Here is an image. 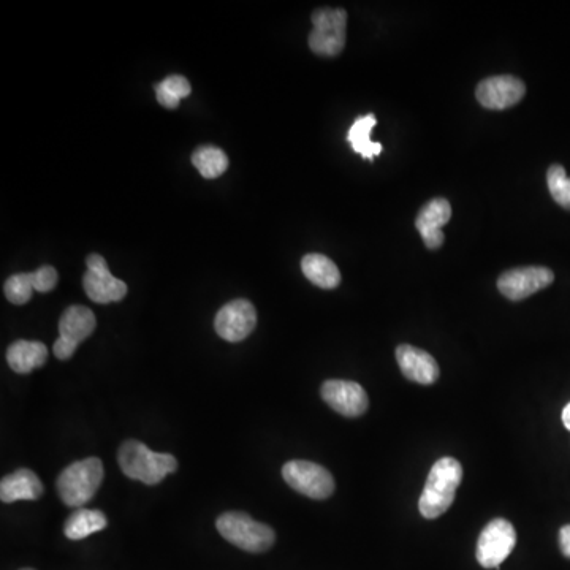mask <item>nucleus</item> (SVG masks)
Masks as SVG:
<instances>
[{
  "label": "nucleus",
  "instance_id": "4be33fe9",
  "mask_svg": "<svg viewBox=\"0 0 570 570\" xmlns=\"http://www.w3.org/2000/svg\"><path fill=\"white\" fill-rule=\"evenodd\" d=\"M154 89H156L157 102L168 110L178 108L179 102L189 97L192 92L189 81L181 75L168 76L164 81L157 83Z\"/></svg>",
  "mask_w": 570,
  "mask_h": 570
},
{
  "label": "nucleus",
  "instance_id": "b1692460",
  "mask_svg": "<svg viewBox=\"0 0 570 570\" xmlns=\"http://www.w3.org/2000/svg\"><path fill=\"white\" fill-rule=\"evenodd\" d=\"M5 297L13 304H26L35 292L32 273L13 274L4 285Z\"/></svg>",
  "mask_w": 570,
  "mask_h": 570
},
{
  "label": "nucleus",
  "instance_id": "a211bd4d",
  "mask_svg": "<svg viewBox=\"0 0 570 570\" xmlns=\"http://www.w3.org/2000/svg\"><path fill=\"white\" fill-rule=\"evenodd\" d=\"M304 276L320 289H336L341 282V273L333 260L322 254L304 255L301 260Z\"/></svg>",
  "mask_w": 570,
  "mask_h": 570
},
{
  "label": "nucleus",
  "instance_id": "f257e3e1",
  "mask_svg": "<svg viewBox=\"0 0 570 570\" xmlns=\"http://www.w3.org/2000/svg\"><path fill=\"white\" fill-rule=\"evenodd\" d=\"M463 480L460 461L445 456L436 461L426 479L425 488L418 501V510L426 520H434L444 515L455 501L456 490Z\"/></svg>",
  "mask_w": 570,
  "mask_h": 570
},
{
  "label": "nucleus",
  "instance_id": "9d476101",
  "mask_svg": "<svg viewBox=\"0 0 570 570\" xmlns=\"http://www.w3.org/2000/svg\"><path fill=\"white\" fill-rule=\"evenodd\" d=\"M88 273L84 274V292L92 301L99 304L121 301L127 295V284L114 278L108 270L107 260L102 255L91 254L86 260Z\"/></svg>",
  "mask_w": 570,
  "mask_h": 570
},
{
  "label": "nucleus",
  "instance_id": "aec40b11",
  "mask_svg": "<svg viewBox=\"0 0 570 570\" xmlns=\"http://www.w3.org/2000/svg\"><path fill=\"white\" fill-rule=\"evenodd\" d=\"M376 124V116L366 114V116H360L347 132V141H349L352 149L368 160H373L382 152V145L371 141V130L376 127Z\"/></svg>",
  "mask_w": 570,
  "mask_h": 570
},
{
  "label": "nucleus",
  "instance_id": "6e6552de",
  "mask_svg": "<svg viewBox=\"0 0 570 570\" xmlns=\"http://www.w3.org/2000/svg\"><path fill=\"white\" fill-rule=\"evenodd\" d=\"M94 312L84 306H70L65 309L59 320V339L54 342L53 352L59 360H69L75 354L76 347L94 333Z\"/></svg>",
  "mask_w": 570,
  "mask_h": 570
},
{
  "label": "nucleus",
  "instance_id": "393cba45",
  "mask_svg": "<svg viewBox=\"0 0 570 570\" xmlns=\"http://www.w3.org/2000/svg\"><path fill=\"white\" fill-rule=\"evenodd\" d=\"M32 281H34L35 292L46 293L56 287L59 276L53 266L45 265L32 273Z\"/></svg>",
  "mask_w": 570,
  "mask_h": 570
},
{
  "label": "nucleus",
  "instance_id": "20e7f679",
  "mask_svg": "<svg viewBox=\"0 0 570 570\" xmlns=\"http://www.w3.org/2000/svg\"><path fill=\"white\" fill-rule=\"evenodd\" d=\"M216 528L230 544L249 553L268 551L276 540V534L270 526L252 520L243 512L224 513L217 518Z\"/></svg>",
  "mask_w": 570,
  "mask_h": 570
},
{
  "label": "nucleus",
  "instance_id": "f8f14e48",
  "mask_svg": "<svg viewBox=\"0 0 570 570\" xmlns=\"http://www.w3.org/2000/svg\"><path fill=\"white\" fill-rule=\"evenodd\" d=\"M257 311L247 300H233L217 312L214 328L217 335L228 342H240L254 331Z\"/></svg>",
  "mask_w": 570,
  "mask_h": 570
},
{
  "label": "nucleus",
  "instance_id": "9b49d317",
  "mask_svg": "<svg viewBox=\"0 0 570 570\" xmlns=\"http://www.w3.org/2000/svg\"><path fill=\"white\" fill-rule=\"evenodd\" d=\"M320 393L323 401L344 417H360L368 411V393L365 392V388L352 380H327L323 382Z\"/></svg>",
  "mask_w": 570,
  "mask_h": 570
},
{
  "label": "nucleus",
  "instance_id": "39448f33",
  "mask_svg": "<svg viewBox=\"0 0 570 570\" xmlns=\"http://www.w3.org/2000/svg\"><path fill=\"white\" fill-rule=\"evenodd\" d=\"M309 48L319 56H338L346 46L347 12L342 8L323 7L312 13Z\"/></svg>",
  "mask_w": 570,
  "mask_h": 570
},
{
  "label": "nucleus",
  "instance_id": "bb28decb",
  "mask_svg": "<svg viewBox=\"0 0 570 570\" xmlns=\"http://www.w3.org/2000/svg\"><path fill=\"white\" fill-rule=\"evenodd\" d=\"M563 423H564V426H566L567 430L570 431V403L567 404L566 407H564Z\"/></svg>",
  "mask_w": 570,
  "mask_h": 570
},
{
  "label": "nucleus",
  "instance_id": "f03ea898",
  "mask_svg": "<svg viewBox=\"0 0 570 570\" xmlns=\"http://www.w3.org/2000/svg\"><path fill=\"white\" fill-rule=\"evenodd\" d=\"M121 471L132 480H140L146 485H157L171 472L178 469V461L170 453L152 452L143 442H124L118 452Z\"/></svg>",
  "mask_w": 570,
  "mask_h": 570
},
{
  "label": "nucleus",
  "instance_id": "2eb2a0df",
  "mask_svg": "<svg viewBox=\"0 0 570 570\" xmlns=\"http://www.w3.org/2000/svg\"><path fill=\"white\" fill-rule=\"evenodd\" d=\"M450 217H452V206L445 198H434L423 206L422 211L418 213L415 227L422 235L426 247L439 249L444 244L442 227L450 221Z\"/></svg>",
  "mask_w": 570,
  "mask_h": 570
},
{
  "label": "nucleus",
  "instance_id": "f3484780",
  "mask_svg": "<svg viewBox=\"0 0 570 570\" xmlns=\"http://www.w3.org/2000/svg\"><path fill=\"white\" fill-rule=\"evenodd\" d=\"M48 360V347L40 341L19 339L7 350V361L10 368L18 374L32 373L42 368Z\"/></svg>",
  "mask_w": 570,
  "mask_h": 570
},
{
  "label": "nucleus",
  "instance_id": "a878e982",
  "mask_svg": "<svg viewBox=\"0 0 570 570\" xmlns=\"http://www.w3.org/2000/svg\"><path fill=\"white\" fill-rule=\"evenodd\" d=\"M559 548L561 553L570 559V525L563 526L559 531Z\"/></svg>",
  "mask_w": 570,
  "mask_h": 570
},
{
  "label": "nucleus",
  "instance_id": "7ed1b4c3",
  "mask_svg": "<svg viewBox=\"0 0 570 570\" xmlns=\"http://www.w3.org/2000/svg\"><path fill=\"white\" fill-rule=\"evenodd\" d=\"M103 464L99 458H86L65 468L57 477V493L69 507H83L99 490Z\"/></svg>",
  "mask_w": 570,
  "mask_h": 570
},
{
  "label": "nucleus",
  "instance_id": "ddd939ff",
  "mask_svg": "<svg viewBox=\"0 0 570 570\" xmlns=\"http://www.w3.org/2000/svg\"><path fill=\"white\" fill-rule=\"evenodd\" d=\"M526 94V86L520 78L512 75L491 76L480 81L475 95L480 105L488 110H506L517 105Z\"/></svg>",
  "mask_w": 570,
  "mask_h": 570
},
{
  "label": "nucleus",
  "instance_id": "412c9836",
  "mask_svg": "<svg viewBox=\"0 0 570 570\" xmlns=\"http://www.w3.org/2000/svg\"><path fill=\"white\" fill-rule=\"evenodd\" d=\"M192 164L200 171L203 178L214 179L224 175L228 168V157L216 146H200L192 154Z\"/></svg>",
  "mask_w": 570,
  "mask_h": 570
},
{
  "label": "nucleus",
  "instance_id": "1a4fd4ad",
  "mask_svg": "<svg viewBox=\"0 0 570 570\" xmlns=\"http://www.w3.org/2000/svg\"><path fill=\"white\" fill-rule=\"evenodd\" d=\"M555 281V274L545 266H523L502 273L498 279L499 292L510 301H521Z\"/></svg>",
  "mask_w": 570,
  "mask_h": 570
},
{
  "label": "nucleus",
  "instance_id": "0eeeda50",
  "mask_svg": "<svg viewBox=\"0 0 570 570\" xmlns=\"http://www.w3.org/2000/svg\"><path fill=\"white\" fill-rule=\"evenodd\" d=\"M282 477L293 490L311 499H327L335 491V480L330 471L311 461L285 463Z\"/></svg>",
  "mask_w": 570,
  "mask_h": 570
},
{
  "label": "nucleus",
  "instance_id": "dca6fc26",
  "mask_svg": "<svg viewBox=\"0 0 570 570\" xmlns=\"http://www.w3.org/2000/svg\"><path fill=\"white\" fill-rule=\"evenodd\" d=\"M43 485L31 469H18L0 482V499L5 504L16 501H37L42 498Z\"/></svg>",
  "mask_w": 570,
  "mask_h": 570
},
{
  "label": "nucleus",
  "instance_id": "6ab92c4d",
  "mask_svg": "<svg viewBox=\"0 0 570 570\" xmlns=\"http://www.w3.org/2000/svg\"><path fill=\"white\" fill-rule=\"evenodd\" d=\"M108 520L100 510L80 509L65 521V536L70 540H83L107 528Z\"/></svg>",
  "mask_w": 570,
  "mask_h": 570
},
{
  "label": "nucleus",
  "instance_id": "cd10ccee",
  "mask_svg": "<svg viewBox=\"0 0 570 570\" xmlns=\"http://www.w3.org/2000/svg\"><path fill=\"white\" fill-rule=\"evenodd\" d=\"M21 570H34V569H21Z\"/></svg>",
  "mask_w": 570,
  "mask_h": 570
},
{
  "label": "nucleus",
  "instance_id": "5701e85b",
  "mask_svg": "<svg viewBox=\"0 0 570 570\" xmlns=\"http://www.w3.org/2000/svg\"><path fill=\"white\" fill-rule=\"evenodd\" d=\"M547 184L553 200L564 209H570V178L564 167L551 165L547 171Z\"/></svg>",
  "mask_w": 570,
  "mask_h": 570
},
{
  "label": "nucleus",
  "instance_id": "423d86ee",
  "mask_svg": "<svg viewBox=\"0 0 570 570\" xmlns=\"http://www.w3.org/2000/svg\"><path fill=\"white\" fill-rule=\"evenodd\" d=\"M517 545V531L506 518H494L477 540L475 556L483 569H498Z\"/></svg>",
  "mask_w": 570,
  "mask_h": 570
},
{
  "label": "nucleus",
  "instance_id": "4468645a",
  "mask_svg": "<svg viewBox=\"0 0 570 570\" xmlns=\"http://www.w3.org/2000/svg\"><path fill=\"white\" fill-rule=\"evenodd\" d=\"M396 361L401 373L417 384L433 385L441 376V369L433 355L409 344H403L396 349Z\"/></svg>",
  "mask_w": 570,
  "mask_h": 570
}]
</instances>
